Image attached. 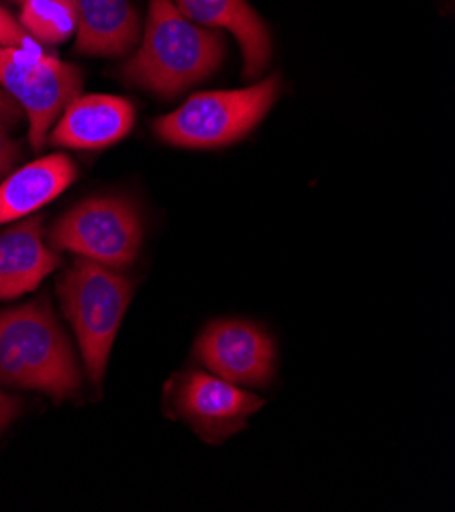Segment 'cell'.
<instances>
[{
  "label": "cell",
  "instance_id": "5b68a950",
  "mask_svg": "<svg viewBox=\"0 0 455 512\" xmlns=\"http://www.w3.org/2000/svg\"><path fill=\"white\" fill-rule=\"evenodd\" d=\"M84 74L78 66L47 56L37 47H0V88L29 119V143L43 149L49 129L70 102L80 96Z\"/></svg>",
  "mask_w": 455,
  "mask_h": 512
},
{
  "label": "cell",
  "instance_id": "ac0fdd59",
  "mask_svg": "<svg viewBox=\"0 0 455 512\" xmlns=\"http://www.w3.org/2000/svg\"><path fill=\"white\" fill-rule=\"evenodd\" d=\"M19 408L21 404L17 398L0 392V433H3L9 427V423L19 415Z\"/></svg>",
  "mask_w": 455,
  "mask_h": 512
},
{
  "label": "cell",
  "instance_id": "7a4b0ae2",
  "mask_svg": "<svg viewBox=\"0 0 455 512\" xmlns=\"http://www.w3.org/2000/svg\"><path fill=\"white\" fill-rule=\"evenodd\" d=\"M0 382L54 398L78 390L74 349L45 302L0 311Z\"/></svg>",
  "mask_w": 455,
  "mask_h": 512
},
{
  "label": "cell",
  "instance_id": "2e32d148",
  "mask_svg": "<svg viewBox=\"0 0 455 512\" xmlns=\"http://www.w3.org/2000/svg\"><path fill=\"white\" fill-rule=\"evenodd\" d=\"M23 149L21 143H17L11 133L7 121L0 117V176H5L13 170V166L21 160Z\"/></svg>",
  "mask_w": 455,
  "mask_h": 512
},
{
  "label": "cell",
  "instance_id": "ba28073f",
  "mask_svg": "<svg viewBox=\"0 0 455 512\" xmlns=\"http://www.w3.org/2000/svg\"><path fill=\"white\" fill-rule=\"evenodd\" d=\"M174 411L209 443H219L256 415L264 400L205 372H186L176 380Z\"/></svg>",
  "mask_w": 455,
  "mask_h": 512
},
{
  "label": "cell",
  "instance_id": "4fadbf2b",
  "mask_svg": "<svg viewBox=\"0 0 455 512\" xmlns=\"http://www.w3.org/2000/svg\"><path fill=\"white\" fill-rule=\"evenodd\" d=\"M76 180L74 162L64 153L35 160L0 184V225L33 215Z\"/></svg>",
  "mask_w": 455,
  "mask_h": 512
},
{
  "label": "cell",
  "instance_id": "d6986e66",
  "mask_svg": "<svg viewBox=\"0 0 455 512\" xmlns=\"http://www.w3.org/2000/svg\"><path fill=\"white\" fill-rule=\"evenodd\" d=\"M15 3H21V0H15Z\"/></svg>",
  "mask_w": 455,
  "mask_h": 512
},
{
  "label": "cell",
  "instance_id": "8fae6325",
  "mask_svg": "<svg viewBox=\"0 0 455 512\" xmlns=\"http://www.w3.org/2000/svg\"><path fill=\"white\" fill-rule=\"evenodd\" d=\"M60 266V255L43 241V221L27 219L0 233V300L33 292Z\"/></svg>",
  "mask_w": 455,
  "mask_h": 512
},
{
  "label": "cell",
  "instance_id": "8992f818",
  "mask_svg": "<svg viewBox=\"0 0 455 512\" xmlns=\"http://www.w3.org/2000/svg\"><path fill=\"white\" fill-rule=\"evenodd\" d=\"M143 239L137 209L121 196H92L68 211L49 231V243L107 268L135 262Z\"/></svg>",
  "mask_w": 455,
  "mask_h": 512
},
{
  "label": "cell",
  "instance_id": "7c38bea8",
  "mask_svg": "<svg viewBox=\"0 0 455 512\" xmlns=\"http://www.w3.org/2000/svg\"><path fill=\"white\" fill-rule=\"evenodd\" d=\"M74 7L78 54L117 58L137 45L141 19L131 0H74Z\"/></svg>",
  "mask_w": 455,
  "mask_h": 512
},
{
  "label": "cell",
  "instance_id": "5bb4252c",
  "mask_svg": "<svg viewBox=\"0 0 455 512\" xmlns=\"http://www.w3.org/2000/svg\"><path fill=\"white\" fill-rule=\"evenodd\" d=\"M19 23L39 43H64L78 25L74 0H21Z\"/></svg>",
  "mask_w": 455,
  "mask_h": 512
},
{
  "label": "cell",
  "instance_id": "3957f363",
  "mask_svg": "<svg viewBox=\"0 0 455 512\" xmlns=\"http://www.w3.org/2000/svg\"><path fill=\"white\" fill-rule=\"evenodd\" d=\"M58 294L74 327L88 378L100 384L131 302L133 284L113 268L82 258L60 278Z\"/></svg>",
  "mask_w": 455,
  "mask_h": 512
},
{
  "label": "cell",
  "instance_id": "9c48e42d",
  "mask_svg": "<svg viewBox=\"0 0 455 512\" xmlns=\"http://www.w3.org/2000/svg\"><path fill=\"white\" fill-rule=\"evenodd\" d=\"M133 123L135 109L127 98L111 94L76 96L47 141L66 149H105L121 141Z\"/></svg>",
  "mask_w": 455,
  "mask_h": 512
},
{
  "label": "cell",
  "instance_id": "6da1fadb",
  "mask_svg": "<svg viewBox=\"0 0 455 512\" xmlns=\"http://www.w3.org/2000/svg\"><path fill=\"white\" fill-rule=\"evenodd\" d=\"M225 41L186 19L172 0H149V13L137 54L125 62L127 84L172 98L209 78L221 66Z\"/></svg>",
  "mask_w": 455,
  "mask_h": 512
},
{
  "label": "cell",
  "instance_id": "e0dca14e",
  "mask_svg": "<svg viewBox=\"0 0 455 512\" xmlns=\"http://www.w3.org/2000/svg\"><path fill=\"white\" fill-rule=\"evenodd\" d=\"M23 109L17 105V100H13L3 88H0V117L7 121L9 127L17 125L23 119Z\"/></svg>",
  "mask_w": 455,
  "mask_h": 512
},
{
  "label": "cell",
  "instance_id": "9a60e30c",
  "mask_svg": "<svg viewBox=\"0 0 455 512\" xmlns=\"http://www.w3.org/2000/svg\"><path fill=\"white\" fill-rule=\"evenodd\" d=\"M33 39L21 27V23L0 5V47H23L29 49Z\"/></svg>",
  "mask_w": 455,
  "mask_h": 512
},
{
  "label": "cell",
  "instance_id": "277c9868",
  "mask_svg": "<svg viewBox=\"0 0 455 512\" xmlns=\"http://www.w3.org/2000/svg\"><path fill=\"white\" fill-rule=\"evenodd\" d=\"M280 78L239 90L198 92L174 113L160 117L154 129L160 139L176 147L215 149L231 145L254 131L278 98Z\"/></svg>",
  "mask_w": 455,
  "mask_h": 512
},
{
  "label": "cell",
  "instance_id": "30bf717a",
  "mask_svg": "<svg viewBox=\"0 0 455 512\" xmlns=\"http://www.w3.org/2000/svg\"><path fill=\"white\" fill-rule=\"evenodd\" d=\"M176 9L196 25L231 31L243 51V78L264 72L272 56V37L262 17L247 0H172Z\"/></svg>",
  "mask_w": 455,
  "mask_h": 512
},
{
  "label": "cell",
  "instance_id": "52a82bcc",
  "mask_svg": "<svg viewBox=\"0 0 455 512\" xmlns=\"http://www.w3.org/2000/svg\"><path fill=\"white\" fill-rule=\"evenodd\" d=\"M194 353L211 374L235 386H266L274 378V341L247 321H215L196 341Z\"/></svg>",
  "mask_w": 455,
  "mask_h": 512
}]
</instances>
